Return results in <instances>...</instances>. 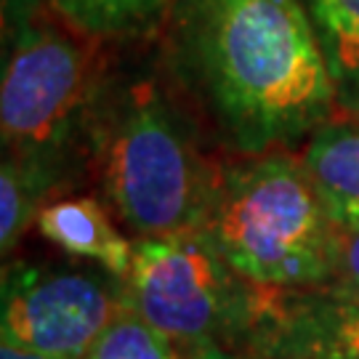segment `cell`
Returning a JSON list of instances; mask_svg holds the SVG:
<instances>
[{
    "instance_id": "277c9868",
    "label": "cell",
    "mask_w": 359,
    "mask_h": 359,
    "mask_svg": "<svg viewBox=\"0 0 359 359\" xmlns=\"http://www.w3.org/2000/svg\"><path fill=\"white\" fill-rule=\"evenodd\" d=\"M86 32L46 0L3 3V149L69 173L90 136L99 80Z\"/></svg>"
},
{
    "instance_id": "4fadbf2b",
    "label": "cell",
    "mask_w": 359,
    "mask_h": 359,
    "mask_svg": "<svg viewBox=\"0 0 359 359\" xmlns=\"http://www.w3.org/2000/svg\"><path fill=\"white\" fill-rule=\"evenodd\" d=\"M83 359H189V351L136 311H123Z\"/></svg>"
},
{
    "instance_id": "7a4b0ae2",
    "label": "cell",
    "mask_w": 359,
    "mask_h": 359,
    "mask_svg": "<svg viewBox=\"0 0 359 359\" xmlns=\"http://www.w3.org/2000/svg\"><path fill=\"white\" fill-rule=\"evenodd\" d=\"M88 142L104 194L130 231L168 237L205 229L221 170L160 86L144 77L102 86Z\"/></svg>"
},
{
    "instance_id": "8fae6325",
    "label": "cell",
    "mask_w": 359,
    "mask_h": 359,
    "mask_svg": "<svg viewBox=\"0 0 359 359\" xmlns=\"http://www.w3.org/2000/svg\"><path fill=\"white\" fill-rule=\"evenodd\" d=\"M67 176L32 157L3 152L0 165V248L3 256L16 248L25 231L38 224L40 210Z\"/></svg>"
},
{
    "instance_id": "ba28073f",
    "label": "cell",
    "mask_w": 359,
    "mask_h": 359,
    "mask_svg": "<svg viewBox=\"0 0 359 359\" xmlns=\"http://www.w3.org/2000/svg\"><path fill=\"white\" fill-rule=\"evenodd\" d=\"M40 234L77 258L96 261L104 271L126 280L133 264V245L117 231L102 203L90 197L53 200L40 210Z\"/></svg>"
},
{
    "instance_id": "9c48e42d",
    "label": "cell",
    "mask_w": 359,
    "mask_h": 359,
    "mask_svg": "<svg viewBox=\"0 0 359 359\" xmlns=\"http://www.w3.org/2000/svg\"><path fill=\"white\" fill-rule=\"evenodd\" d=\"M338 224L359 226V120L327 123L309 139L304 154Z\"/></svg>"
},
{
    "instance_id": "3957f363",
    "label": "cell",
    "mask_w": 359,
    "mask_h": 359,
    "mask_svg": "<svg viewBox=\"0 0 359 359\" xmlns=\"http://www.w3.org/2000/svg\"><path fill=\"white\" fill-rule=\"evenodd\" d=\"M205 231L258 287L322 290L333 277L338 221L304 157L248 154L221 170Z\"/></svg>"
},
{
    "instance_id": "8992f818",
    "label": "cell",
    "mask_w": 359,
    "mask_h": 359,
    "mask_svg": "<svg viewBox=\"0 0 359 359\" xmlns=\"http://www.w3.org/2000/svg\"><path fill=\"white\" fill-rule=\"evenodd\" d=\"M128 309L126 283L115 274L19 266L3 277L0 333L51 357L83 359Z\"/></svg>"
},
{
    "instance_id": "6da1fadb",
    "label": "cell",
    "mask_w": 359,
    "mask_h": 359,
    "mask_svg": "<svg viewBox=\"0 0 359 359\" xmlns=\"http://www.w3.org/2000/svg\"><path fill=\"white\" fill-rule=\"evenodd\" d=\"M170 51L181 80L245 157L311 139L338 112L298 0H179Z\"/></svg>"
},
{
    "instance_id": "30bf717a",
    "label": "cell",
    "mask_w": 359,
    "mask_h": 359,
    "mask_svg": "<svg viewBox=\"0 0 359 359\" xmlns=\"http://www.w3.org/2000/svg\"><path fill=\"white\" fill-rule=\"evenodd\" d=\"M335 88L338 112L359 120V0H298Z\"/></svg>"
},
{
    "instance_id": "52a82bcc",
    "label": "cell",
    "mask_w": 359,
    "mask_h": 359,
    "mask_svg": "<svg viewBox=\"0 0 359 359\" xmlns=\"http://www.w3.org/2000/svg\"><path fill=\"white\" fill-rule=\"evenodd\" d=\"M237 351L359 359V304L325 290H264L256 325Z\"/></svg>"
},
{
    "instance_id": "2e32d148",
    "label": "cell",
    "mask_w": 359,
    "mask_h": 359,
    "mask_svg": "<svg viewBox=\"0 0 359 359\" xmlns=\"http://www.w3.org/2000/svg\"><path fill=\"white\" fill-rule=\"evenodd\" d=\"M0 359H59V357L43 354V351H35V348L19 346V344L3 338V344H0Z\"/></svg>"
},
{
    "instance_id": "5bb4252c",
    "label": "cell",
    "mask_w": 359,
    "mask_h": 359,
    "mask_svg": "<svg viewBox=\"0 0 359 359\" xmlns=\"http://www.w3.org/2000/svg\"><path fill=\"white\" fill-rule=\"evenodd\" d=\"M322 290L338 295L344 301H351V304H359V226L338 224L333 277Z\"/></svg>"
},
{
    "instance_id": "5b68a950",
    "label": "cell",
    "mask_w": 359,
    "mask_h": 359,
    "mask_svg": "<svg viewBox=\"0 0 359 359\" xmlns=\"http://www.w3.org/2000/svg\"><path fill=\"white\" fill-rule=\"evenodd\" d=\"M123 283L130 311L187 351L240 346L266 290L231 269L205 229L142 237Z\"/></svg>"
},
{
    "instance_id": "9a60e30c",
    "label": "cell",
    "mask_w": 359,
    "mask_h": 359,
    "mask_svg": "<svg viewBox=\"0 0 359 359\" xmlns=\"http://www.w3.org/2000/svg\"><path fill=\"white\" fill-rule=\"evenodd\" d=\"M189 359H280V357H256V354H245L237 348H224V346H208L189 351ZM283 359H333V357H283Z\"/></svg>"
},
{
    "instance_id": "7c38bea8",
    "label": "cell",
    "mask_w": 359,
    "mask_h": 359,
    "mask_svg": "<svg viewBox=\"0 0 359 359\" xmlns=\"http://www.w3.org/2000/svg\"><path fill=\"white\" fill-rule=\"evenodd\" d=\"M93 40L128 38L170 16L179 0H46Z\"/></svg>"
}]
</instances>
